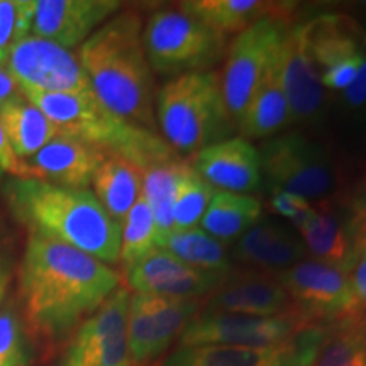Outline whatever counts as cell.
<instances>
[{"label": "cell", "mask_w": 366, "mask_h": 366, "mask_svg": "<svg viewBox=\"0 0 366 366\" xmlns=\"http://www.w3.org/2000/svg\"><path fill=\"white\" fill-rule=\"evenodd\" d=\"M305 326L292 309L272 317L214 312L202 309L178 337V346L277 347Z\"/></svg>", "instance_id": "cell-11"}, {"label": "cell", "mask_w": 366, "mask_h": 366, "mask_svg": "<svg viewBox=\"0 0 366 366\" xmlns=\"http://www.w3.org/2000/svg\"><path fill=\"white\" fill-rule=\"evenodd\" d=\"M192 167L214 189L236 194L253 192L263 180L259 151L242 136H231L200 149Z\"/></svg>", "instance_id": "cell-21"}, {"label": "cell", "mask_w": 366, "mask_h": 366, "mask_svg": "<svg viewBox=\"0 0 366 366\" xmlns=\"http://www.w3.org/2000/svg\"><path fill=\"white\" fill-rule=\"evenodd\" d=\"M11 202L31 232L65 242L107 264L119 262L121 224L105 212L89 189L17 178L11 185Z\"/></svg>", "instance_id": "cell-3"}, {"label": "cell", "mask_w": 366, "mask_h": 366, "mask_svg": "<svg viewBox=\"0 0 366 366\" xmlns=\"http://www.w3.org/2000/svg\"><path fill=\"white\" fill-rule=\"evenodd\" d=\"M282 51V49H280ZM288 126V104L283 89L280 53L251 95L248 107L237 122L244 139H269Z\"/></svg>", "instance_id": "cell-24"}, {"label": "cell", "mask_w": 366, "mask_h": 366, "mask_svg": "<svg viewBox=\"0 0 366 366\" xmlns=\"http://www.w3.org/2000/svg\"><path fill=\"white\" fill-rule=\"evenodd\" d=\"M154 116L164 141L178 154L199 153L231 137L234 129L221 76L214 70L168 80L154 99Z\"/></svg>", "instance_id": "cell-5"}, {"label": "cell", "mask_w": 366, "mask_h": 366, "mask_svg": "<svg viewBox=\"0 0 366 366\" xmlns=\"http://www.w3.org/2000/svg\"><path fill=\"white\" fill-rule=\"evenodd\" d=\"M189 163L180 154L163 159L141 172L143 175V197L153 212L157 224V242L175 231L173 224V199L180 173Z\"/></svg>", "instance_id": "cell-29"}, {"label": "cell", "mask_w": 366, "mask_h": 366, "mask_svg": "<svg viewBox=\"0 0 366 366\" xmlns=\"http://www.w3.org/2000/svg\"><path fill=\"white\" fill-rule=\"evenodd\" d=\"M178 7L221 36H237L263 17L290 11L288 4L262 0H189Z\"/></svg>", "instance_id": "cell-25"}, {"label": "cell", "mask_w": 366, "mask_h": 366, "mask_svg": "<svg viewBox=\"0 0 366 366\" xmlns=\"http://www.w3.org/2000/svg\"><path fill=\"white\" fill-rule=\"evenodd\" d=\"M143 19L134 9L119 11L79 49L92 90L109 111L154 131L153 70L143 43Z\"/></svg>", "instance_id": "cell-2"}, {"label": "cell", "mask_w": 366, "mask_h": 366, "mask_svg": "<svg viewBox=\"0 0 366 366\" xmlns=\"http://www.w3.org/2000/svg\"><path fill=\"white\" fill-rule=\"evenodd\" d=\"M131 294L119 287L76 327L63 366H131L127 345V309Z\"/></svg>", "instance_id": "cell-12"}, {"label": "cell", "mask_w": 366, "mask_h": 366, "mask_svg": "<svg viewBox=\"0 0 366 366\" xmlns=\"http://www.w3.org/2000/svg\"><path fill=\"white\" fill-rule=\"evenodd\" d=\"M360 248H366V173L356 182L351 195L345 200Z\"/></svg>", "instance_id": "cell-36"}, {"label": "cell", "mask_w": 366, "mask_h": 366, "mask_svg": "<svg viewBox=\"0 0 366 366\" xmlns=\"http://www.w3.org/2000/svg\"><path fill=\"white\" fill-rule=\"evenodd\" d=\"M290 26L288 14L267 16L239 33L226 49L221 76L227 111L237 126L264 73L280 53Z\"/></svg>", "instance_id": "cell-8"}, {"label": "cell", "mask_w": 366, "mask_h": 366, "mask_svg": "<svg viewBox=\"0 0 366 366\" xmlns=\"http://www.w3.org/2000/svg\"><path fill=\"white\" fill-rule=\"evenodd\" d=\"M0 170L12 173L17 178L22 175V159L17 158L16 151L12 149L9 137L4 131L2 122H0Z\"/></svg>", "instance_id": "cell-41"}, {"label": "cell", "mask_w": 366, "mask_h": 366, "mask_svg": "<svg viewBox=\"0 0 366 366\" xmlns=\"http://www.w3.org/2000/svg\"><path fill=\"white\" fill-rule=\"evenodd\" d=\"M216 189L199 175L189 162L178 178L173 199V224L175 231L199 227Z\"/></svg>", "instance_id": "cell-32"}, {"label": "cell", "mask_w": 366, "mask_h": 366, "mask_svg": "<svg viewBox=\"0 0 366 366\" xmlns=\"http://www.w3.org/2000/svg\"><path fill=\"white\" fill-rule=\"evenodd\" d=\"M273 212L283 219H290L292 222L300 219L312 209V202H309L304 197L290 194V192H272L269 200Z\"/></svg>", "instance_id": "cell-38"}, {"label": "cell", "mask_w": 366, "mask_h": 366, "mask_svg": "<svg viewBox=\"0 0 366 366\" xmlns=\"http://www.w3.org/2000/svg\"><path fill=\"white\" fill-rule=\"evenodd\" d=\"M326 326L302 329L277 347L178 346L162 366H312Z\"/></svg>", "instance_id": "cell-14"}, {"label": "cell", "mask_w": 366, "mask_h": 366, "mask_svg": "<svg viewBox=\"0 0 366 366\" xmlns=\"http://www.w3.org/2000/svg\"><path fill=\"white\" fill-rule=\"evenodd\" d=\"M312 366H366L365 315H351L327 326Z\"/></svg>", "instance_id": "cell-31"}, {"label": "cell", "mask_w": 366, "mask_h": 366, "mask_svg": "<svg viewBox=\"0 0 366 366\" xmlns=\"http://www.w3.org/2000/svg\"><path fill=\"white\" fill-rule=\"evenodd\" d=\"M351 288H353V295L356 300V309L358 314L366 317V248L361 249L356 262L355 268L350 273Z\"/></svg>", "instance_id": "cell-40"}, {"label": "cell", "mask_w": 366, "mask_h": 366, "mask_svg": "<svg viewBox=\"0 0 366 366\" xmlns=\"http://www.w3.org/2000/svg\"><path fill=\"white\" fill-rule=\"evenodd\" d=\"M0 122L19 159L31 158L59 134L58 127L24 95L0 104Z\"/></svg>", "instance_id": "cell-27"}, {"label": "cell", "mask_w": 366, "mask_h": 366, "mask_svg": "<svg viewBox=\"0 0 366 366\" xmlns=\"http://www.w3.org/2000/svg\"><path fill=\"white\" fill-rule=\"evenodd\" d=\"M105 157L107 151L97 146L58 134L33 157L22 159L21 178H36L65 189H86Z\"/></svg>", "instance_id": "cell-18"}, {"label": "cell", "mask_w": 366, "mask_h": 366, "mask_svg": "<svg viewBox=\"0 0 366 366\" xmlns=\"http://www.w3.org/2000/svg\"><path fill=\"white\" fill-rule=\"evenodd\" d=\"M280 56L288 126L315 121L326 104V89L320 84V73L309 54L304 22L290 27Z\"/></svg>", "instance_id": "cell-19"}, {"label": "cell", "mask_w": 366, "mask_h": 366, "mask_svg": "<svg viewBox=\"0 0 366 366\" xmlns=\"http://www.w3.org/2000/svg\"><path fill=\"white\" fill-rule=\"evenodd\" d=\"M9 283H11V272H9V267L0 258V305H2L4 297H6L9 290Z\"/></svg>", "instance_id": "cell-43"}, {"label": "cell", "mask_w": 366, "mask_h": 366, "mask_svg": "<svg viewBox=\"0 0 366 366\" xmlns=\"http://www.w3.org/2000/svg\"><path fill=\"white\" fill-rule=\"evenodd\" d=\"M232 256L251 269L274 274L304 262L307 249L295 229L262 219L236 241Z\"/></svg>", "instance_id": "cell-22"}, {"label": "cell", "mask_w": 366, "mask_h": 366, "mask_svg": "<svg viewBox=\"0 0 366 366\" xmlns=\"http://www.w3.org/2000/svg\"><path fill=\"white\" fill-rule=\"evenodd\" d=\"M121 7L117 0H34L31 36L66 49L76 48Z\"/></svg>", "instance_id": "cell-17"}, {"label": "cell", "mask_w": 366, "mask_h": 366, "mask_svg": "<svg viewBox=\"0 0 366 366\" xmlns=\"http://www.w3.org/2000/svg\"><path fill=\"white\" fill-rule=\"evenodd\" d=\"M143 43L151 70L172 79L210 71L226 56V36L178 6L162 7L151 14L143 27Z\"/></svg>", "instance_id": "cell-6"}, {"label": "cell", "mask_w": 366, "mask_h": 366, "mask_svg": "<svg viewBox=\"0 0 366 366\" xmlns=\"http://www.w3.org/2000/svg\"><path fill=\"white\" fill-rule=\"evenodd\" d=\"M31 360L24 322L11 307L0 312V366H24Z\"/></svg>", "instance_id": "cell-35"}, {"label": "cell", "mask_w": 366, "mask_h": 366, "mask_svg": "<svg viewBox=\"0 0 366 366\" xmlns=\"http://www.w3.org/2000/svg\"><path fill=\"white\" fill-rule=\"evenodd\" d=\"M153 249H157V224L148 202L141 194L121 226L119 262L127 269L134 267Z\"/></svg>", "instance_id": "cell-33"}, {"label": "cell", "mask_w": 366, "mask_h": 366, "mask_svg": "<svg viewBox=\"0 0 366 366\" xmlns=\"http://www.w3.org/2000/svg\"><path fill=\"white\" fill-rule=\"evenodd\" d=\"M121 287L107 263L53 237L31 232L19 272L26 324L48 342L61 341Z\"/></svg>", "instance_id": "cell-1"}, {"label": "cell", "mask_w": 366, "mask_h": 366, "mask_svg": "<svg viewBox=\"0 0 366 366\" xmlns=\"http://www.w3.org/2000/svg\"><path fill=\"white\" fill-rule=\"evenodd\" d=\"M365 56L347 59V61H342L340 65L322 71L320 73V84H322L324 89L332 92H345L346 89H350L356 80V76H358V71Z\"/></svg>", "instance_id": "cell-37"}, {"label": "cell", "mask_w": 366, "mask_h": 366, "mask_svg": "<svg viewBox=\"0 0 366 366\" xmlns=\"http://www.w3.org/2000/svg\"><path fill=\"white\" fill-rule=\"evenodd\" d=\"M33 16L34 0H0V53L9 56L29 36Z\"/></svg>", "instance_id": "cell-34"}, {"label": "cell", "mask_w": 366, "mask_h": 366, "mask_svg": "<svg viewBox=\"0 0 366 366\" xmlns=\"http://www.w3.org/2000/svg\"><path fill=\"white\" fill-rule=\"evenodd\" d=\"M262 212L263 205L256 197L216 189L200 221V229L227 244L237 241L253 227L262 217Z\"/></svg>", "instance_id": "cell-28"}, {"label": "cell", "mask_w": 366, "mask_h": 366, "mask_svg": "<svg viewBox=\"0 0 366 366\" xmlns=\"http://www.w3.org/2000/svg\"><path fill=\"white\" fill-rule=\"evenodd\" d=\"M202 299H172L134 294L127 309L131 366H151L178 341L183 329L204 309Z\"/></svg>", "instance_id": "cell-10"}, {"label": "cell", "mask_w": 366, "mask_h": 366, "mask_svg": "<svg viewBox=\"0 0 366 366\" xmlns=\"http://www.w3.org/2000/svg\"><path fill=\"white\" fill-rule=\"evenodd\" d=\"M7 59H9V56H6V54L0 53V68L7 66Z\"/></svg>", "instance_id": "cell-44"}, {"label": "cell", "mask_w": 366, "mask_h": 366, "mask_svg": "<svg viewBox=\"0 0 366 366\" xmlns=\"http://www.w3.org/2000/svg\"><path fill=\"white\" fill-rule=\"evenodd\" d=\"M285 288L290 309L305 326H331L358 314L350 274L304 259L274 274Z\"/></svg>", "instance_id": "cell-9"}, {"label": "cell", "mask_w": 366, "mask_h": 366, "mask_svg": "<svg viewBox=\"0 0 366 366\" xmlns=\"http://www.w3.org/2000/svg\"><path fill=\"white\" fill-rule=\"evenodd\" d=\"M341 104L350 112L360 111L366 105V56L361 63L358 76H356L353 85L341 92Z\"/></svg>", "instance_id": "cell-39"}, {"label": "cell", "mask_w": 366, "mask_h": 366, "mask_svg": "<svg viewBox=\"0 0 366 366\" xmlns=\"http://www.w3.org/2000/svg\"><path fill=\"white\" fill-rule=\"evenodd\" d=\"M204 309L214 312L272 317L288 312L290 300L274 274L256 269H231L221 285L204 302Z\"/></svg>", "instance_id": "cell-20"}, {"label": "cell", "mask_w": 366, "mask_h": 366, "mask_svg": "<svg viewBox=\"0 0 366 366\" xmlns=\"http://www.w3.org/2000/svg\"><path fill=\"white\" fill-rule=\"evenodd\" d=\"M258 151L262 178L272 192H290L315 204L336 197L340 170L327 146L300 132H287L269 137Z\"/></svg>", "instance_id": "cell-7"}, {"label": "cell", "mask_w": 366, "mask_h": 366, "mask_svg": "<svg viewBox=\"0 0 366 366\" xmlns=\"http://www.w3.org/2000/svg\"><path fill=\"white\" fill-rule=\"evenodd\" d=\"M229 273L194 268L159 248L126 269L127 283L136 294L172 299H202L212 294Z\"/></svg>", "instance_id": "cell-16"}, {"label": "cell", "mask_w": 366, "mask_h": 366, "mask_svg": "<svg viewBox=\"0 0 366 366\" xmlns=\"http://www.w3.org/2000/svg\"><path fill=\"white\" fill-rule=\"evenodd\" d=\"M7 70L19 86L44 94H81L92 90L89 76L71 49L31 34L9 53Z\"/></svg>", "instance_id": "cell-13"}, {"label": "cell", "mask_w": 366, "mask_h": 366, "mask_svg": "<svg viewBox=\"0 0 366 366\" xmlns=\"http://www.w3.org/2000/svg\"><path fill=\"white\" fill-rule=\"evenodd\" d=\"M309 54L319 73L366 54V31L351 17L326 14L304 22Z\"/></svg>", "instance_id": "cell-23"}, {"label": "cell", "mask_w": 366, "mask_h": 366, "mask_svg": "<svg viewBox=\"0 0 366 366\" xmlns=\"http://www.w3.org/2000/svg\"><path fill=\"white\" fill-rule=\"evenodd\" d=\"M292 224L312 259L347 274L351 273L358 262L361 248L351 227L345 202L340 204L334 197L312 204L307 214Z\"/></svg>", "instance_id": "cell-15"}, {"label": "cell", "mask_w": 366, "mask_h": 366, "mask_svg": "<svg viewBox=\"0 0 366 366\" xmlns=\"http://www.w3.org/2000/svg\"><path fill=\"white\" fill-rule=\"evenodd\" d=\"M92 185L95 199L105 212L122 226L132 205L143 194V175L126 158L107 153L95 172Z\"/></svg>", "instance_id": "cell-26"}, {"label": "cell", "mask_w": 366, "mask_h": 366, "mask_svg": "<svg viewBox=\"0 0 366 366\" xmlns=\"http://www.w3.org/2000/svg\"><path fill=\"white\" fill-rule=\"evenodd\" d=\"M0 173H2V170H0Z\"/></svg>", "instance_id": "cell-45"}, {"label": "cell", "mask_w": 366, "mask_h": 366, "mask_svg": "<svg viewBox=\"0 0 366 366\" xmlns=\"http://www.w3.org/2000/svg\"><path fill=\"white\" fill-rule=\"evenodd\" d=\"M157 248L168 251L190 267L205 272L229 273L232 269L227 244L217 241L200 227L172 231L157 242Z\"/></svg>", "instance_id": "cell-30"}, {"label": "cell", "mask_w": 366, "mask_h": 366, "mask_svg": "<svg viewBox=\"0 0 366 366\" xmlns=\"http://www.w3.org/2000/svg\"><path fill=\"white\" fill-rule=\"evenodd\" d=\"M21 86L7 70V66L0 68V104L21 97Z\"/></svg>", "instance_id": "cell-42"}, {"label": "cell", "mask_w": 366, "mask_h": 366, "mask_svg": "<svg viewBox=\"0 0 366 366\" xmlns=\"http://www.w3.org/2000/svg\"><path fill=\"white\" fill-rule=\"evenodd\" d=\"M21 92L58 127L59 134L76 137L107 153L119 154L139 172L178 154L154 131L131 124L109 111L94 90L81 94H44L21 86Z\"/></svg>", "instance_id": "cell-4"}]
</instances>
